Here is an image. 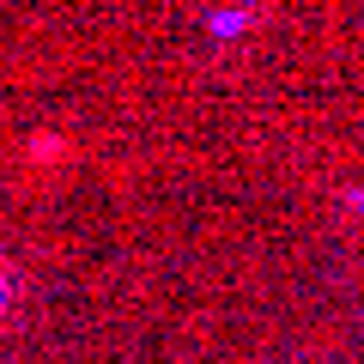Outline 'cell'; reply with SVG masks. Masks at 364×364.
<instances>
[{
	"label": "cell",
	"instance_id": "6da1fadb",
	"mask_svg": "<svg viewBox=\"0 0 364 364\" xmlns=\"http://www.w3.org/2000/svg\"><path fill=\"white\" fill-rule=\"evenodd\" d=\"M0 316H6V279H0Z\"/></svg>",
	"mask_w": 364,
	"mask_h": 364
},
{
	"label": "cell",
	"instance_id": "7a4b0ae2",
	"mask_svg": "<svg viewBox=\"0 0 364 364\" xmlns=\"http://www.w3.org/2000/svg\"><path fill=\"white\" fill-rule=\"evenodd\" d=\"M358 207H364V195H358Z\"/></svg>",
	"mask_w": 364,
	"mask_h": 364
}]
</instances>
